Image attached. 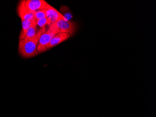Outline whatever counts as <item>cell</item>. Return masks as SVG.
Here are the masks:
<instances>
[{"label":"cell","instance_id":"2","mask_svg":"<svg viewBox=\"0 0 156 117\" xmlns=\"http://www.w3.org/2000/svg\"><path fill=\"white\" fill-rule=\"evenodd\" d=\"M58 33L51 25L49 26L48 30L42 33L37 46L38 53H41L47 50V47L51 38L56 34Z\"/></svg>","mask_w":156,"mask_h":117},{"label":"cell","instance_id":"6","mask_svg":"<svg viewBox=\"0 0 156 117\" xmlns=\"http://www.w3.org/2000/svg\"><path fill=\"white\" fill-rule=\"evenodd\" d=\"M47 4L44 0H27L25 1L26 8L33 11L45 9Z\"/></svg>","mask_w":156,"mask_h":117},{"label":"cell","instance_id":"7","mask_svg":"<svg viewBox=\"0 0 156 117\" xmlns=\"http://www.w3.org/2000/svg\"><path fill=\"white\" fill-rule=\"evenodd\" d=\"M71 35L68 33H62L59 32L56 34L51 38L50 42L49 43L47 49H50L58 45L60 43L64 42V41L68 39L70 37Z\"/></svg>","mask_w":156,"mask_h":117},{"label":"cell","instance_id":"9","mask_svg":"<svg viewBox=\"0 0 156 117\" xmlns=\"http://www.w3.org/2000/svg\"><path fill=\"white\" fill-rule=\"evenodd\" d=\"M37 24L36 22L33 24L30 28L28 29V31L26 33V36L24 38V39H30L34 38V37H36L38 31H37Z\"/></svg>","mask_w":156,"mask_h":117},{"label":"cell","instance_id":"11","mask_svg":"<svg viewBox=\"0 0 156 117\" xmlns=\"http://www.w3.org/2000/svg\"><path fill=\"white\" fill-rule=\"evenodd\" d=\"M66 9H65V6H63V8H61V11L63 13V14H62V15L66 20H68V21H70V20L72 18V15L71 12L69 11L68 7H66Z\"/></svg>","mask_w":156,"mask_h":117},{"label":"cell","instance_id":"1","mask_svg":"<svg viewBox=\"0 0 156 117\" xmlns=\"http://www.w3.org/2000/svg\"><path fill=\"white\" fill-rule=\"evenodd\" d=\"M46 31V28L40 29L36 36L30 39H19L18 50L20 54L24 58H31L38 54L37 46L42 33Z\"/></svg>","mask_w":156,"mask_h":117},{"label":"cell","instance_id":"10","mask_svg":"<svg viewBox=\"0 0 156 117\" xmlns=\"http://www.w3.org/2000/svg\"><path fill=\"white\" fill-rule=\"evenodd\" d=\"M46 17V9L37 10L35 12V18L36 20H40Z\"/></svg>","mask_w":156,"mask_h":117},{"label":"cell","instance_id":"8","mask_svg":"<svg viewBox=\"0 0 156 117\" xmlns=\"http://www.w3.org/2000/svg\"><path fill=\"white\" fill-rule=\"evenodd\" d=\"M22 30L21 31L19 36V39H23L25 37L28 29L30 28V26L36 22L37 20H22Z\"/></svg>","mask_w":156,"mask_h":117},{"label":"cell","instance_id":"5","mask_svg":"<svg viewBox=\"0 0 156 117\" xmlns=\"http://www.w3.org/2000/svg\"><path fill=\"white\" fill-rule=\"evenodd\" d=\"M45 9H46V18L48 19L50 25L55 23L59 19H66L62 14L48 3Z\"/></svg>","mask_w":156,"mask_h":117},{"label":"cell","instance_id":"12","mask_svg":"<svg viewBox=\"0 0 156 117\" xmlns=\"http://www.w3.org/2000/svg\"><path fill=\"white\" fill-rule=\"evenodd\" d=\"M37 25L40 27L41 29L45 28L46 25H48L49 26H50L49 21L46 17L44 19L37 20Z\"/></svg>","mask_w":156,"mask_h":117},{"label":"cell","instance_id":"4","mask_svg":"<svg viewBox=\"0 0 156 117\" xmlns=\"http://www.w3.org/2000/svg\"><path fill=\"white\" fill-rule=\"evenodd\" d=\"M26 1H21L18 4L17 7V13L18 16L22 20H36L35 18L36 11H31L26 8L25 6Z\"/></svg>","mask_w":156,"mask_h":117},{"label":"cell","instance_id":"3","mask_svg":"<svg viewBox=\"0 0 156 117\" xmlns=\"http://www.w3.org/2000/svg\"><path fill=\"white\" fill-rule=\"evenodd\" d=\"M50 25L53 26L58 33H68L71 36L74 34L77 29L76 23L71 21H68L66 19H59Z\"/></svg>","mask_w":156,"mask_h":117}]
</instances>
